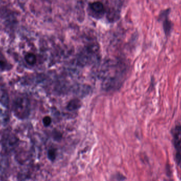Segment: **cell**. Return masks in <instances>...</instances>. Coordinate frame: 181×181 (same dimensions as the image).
Segmentation results:
<instances>
[{
  "label": "cell",
  "mask_w": 181,
  "mask_h": 181,
  "mask_svg": "<svg viewBox=\"0 0 181 181\" xmlns=\"http://www.w3.org/2000/svg\"><path fill=\"white\" fill-rule=\"evenodd\" d=\"M13 111L18 117L23 118L28 116L29 113V103L25 98H19L15 100L13 105Z\"/></svg>",
  "instance_id": "cell-1"
},
{
  "label": "cell",
  "mask_w": 181,
  "mask_h": 181,
  "mask_svg": "<svg viewBox=\"0 0 181 181\" xmlns=\"http://www.w3.org/2000/svg\"><path fill=\"white\" fill-rule=\"evenodd\" d=\"M170 10L167 9L161 12L159 19L163 21L164 32L166 36L169 35L172 31V23L168 19V14H170Z\"/></svg>",
  "instance_id": "cell-2"
},
{
  "label": "cell",
  "mask_w": 181,
  "mask_h": 181,
  "mask_svg": "<svg viewBox=\"0 0 181 181\" xmlns=\"http://www.w3.org/2000/svg\"><path fill=\"white\" fill-rule=\"evenodd\" d=\"M81 106V101L79 99H74L69 102L67 106V109L68 111H73L76 110Z\"/></svg>",
  "instance_id": "cell-3"
},
{
  "label": "cell",
  "mask_w": 181,
  "mask_h": 181,
  "mask_svg": "<svg viewBox=\"0 0 181 181\" xmlns=\"http://www.w3.org/2000/svg\"><path fill=\"white\" fill-rule=\"evenodd\" d=\"M25 59L26 63L30 65H34L36 63V57L34 54L31 53L26 54L25 56Z\"/></svg>",
  "instance_id": "cell-4"
},
{
  "label": "cell",
  "mask_w": 181,
  "mask_h": 181,
  "mask_svg": "<svg viewBox=\"0 0 181 181\" xmlns=\"http://www.w3.org/2000/svg\"><path fill=\"white\" fill-rule=\"evenodd\" d=\"M90 7L93 11L97 12L102 11L104 9L103 4H102L101 2H99V1L93 2V3L90 4Z\"/></svg>",
  "instance_id": "cell-5"
},
{
  "label": "cell",
  "mask_w": 181,
  "mask_h": 181,
  "mask_svg": "<svg viewBox=\"0 0 181 181\" xmlns=\"http://www.w3.org/2000/svg\"><path fill=\"white\" fill-rule=\"evenodd\" d=\"M56 157V151L54 148L50 149L48 151V158L51 161H54Z\"/></svg>",
  "instance_id": "cell-6"
},
{
  "label": "cell",
  "mask_w": 181,
  "mask_h": 181,
  "mask_svg": "<svg viewBox=\"0 0 181 181\" xmlns=\"http://www.w3.org/2000/svg\"><path fill=\"white\" fill-rule=\"evenodd\" d=\"M42 122H43V125L45 126H48L51 124V118L48 116H45V117H43Z\"/></svg>",
  "instance_id": "cell-7"
},
{
  "label": "cell",
  "mask_w": 181,
  "mask_h": 181,
  "mask_svg": "<svg viewBox=\"0 0 181 181\" xmlns=\"http://www.w3.org/2000/svg\"><path fill=\"white\" fill-rule=\"evenodd\" d=\"M53 136L54 139L57 141H59L62 139V134L59 132H55L53 134Z\"/></svg>",
  "instance_id": "cell-8"
},
{
  "label": "cell",
  "mask_w": 181,
  "mask_h": 181,
  "mask_svg": "<svg viewBox=\"0 0 181 181\" xmlns=\"http://www.w3.org/2000/svg\"><path fill=\"white\" fill-rule=\"evenodd\" d=\"M6 63L3 61H0V68L4 69L6 68Z\"/></svg>",
  "instance_id": "cell-9"
},
{
  "label": "cell",
  "mask_w": 181,
  "mask_h": 181,
  "mask_svg": "<svg viewBox=\"0 0 181 181\" xmlns=\"http://www.w3.org/2000/svg\"><path fill=\"white\" fill-rule=\"evenodd\" d=\"M117 179L119 181H123L125 179V177L121 174H119L118 175H117Z\"/></svg>",
  "instance_id": "cell-10"
}]
</instances>
